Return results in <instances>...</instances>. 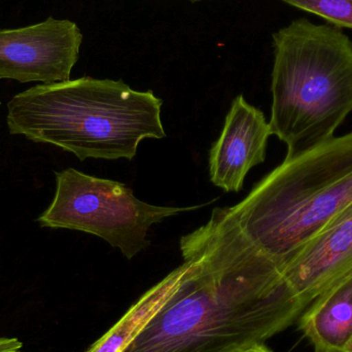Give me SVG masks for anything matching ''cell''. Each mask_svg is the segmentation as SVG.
Returning a JSON list of instances; mask_svg holds the SVG:
<instances>
[{
  "instance_id": "obj_15",
  "label": "cell",
  "mask_w": 352,
  "mask_h": 352,
  "mask_svg": "<svg viewBox=\"0 0 352 352\" xmlns=\"http://www.w3.org/2000/svg\"><path fill=\"white\" fill-rule=\"evenodd\" d=\"M188 1H190V2H197V1H201V0H188Z\"/></svg>"
},
{
  "instance_id": "obj_10",
  "label": "cell",
  "mask_w": 352,
  "mask_h": 352,
  "mask_svg": "<svg viewBox=\"0 0 352 352\" xmlns=\"http://www.w3.org/2000/svg\"><path fill=\"white\" fill-rule=\"evenodd\" d=\"M177 268L148 289L125 316L86 352H123L164 305L175 289Z\"/></svg>"
},
{
  "instance_id": "obj_13",
  "label": "cell",
  "mask_w": 352,
  "mask_h": 352,
  "mask_svg": "<svg viewBox=\"0 0 352 352\" xmlns=\"http://www.w3.org/2000/svg\"><path fill=\"white\" fill-rule=\"evenodd\" d=\"M238 352H273L271 349L265 344H254L252 346L246 347V349H242V351Z\"/></svg>"
},
{
  "instance_id": "obj_16",
  "label": "cell",
  "mask_w": 352,
  "mask_h": 352,
  "mask_svg": "<svg viewBox=\"0 0 352 352\" xmlns=\"http://www.w3.org/2000/svg\"><path fill=\"white\" fill-rule=\"evenodd\" d=\"M324 352H349V351H324Z\"/></svg>"
},
{
  "instance_id": "obj_14",
  "label": "cell",
  "mask_w": 352,
  "mask_h": 352,
  "mask_svg": "<svg viewBox=\"0 0 352 352\" xmlns=\"http://www.w3.org/2000/svg\"><path fill=\"white\" fill-rule=\"evenodd\" d=\"M346 351L352 352V343H351V346H349V349H347V351Z\"/></svg>"
},
{
  "instance_id": "obj_7",
  "label": "cell",
  "mask_w": 352,
  "mask_h": 352,
  "mask_svg": "<svg viewBox=\"0 0 352 352\" xmlns=\"http://www.w3.org/2000/svg\"><path fill=\"white\" fill-rule=\"evenodd\" d=\"M351 272L352 204L285 264L283 277L304 311Z\"/></svg>"
},
{
  "instance_id": "obj_8",
  "label": "cell",
  "mask_w": 352,
  "mask_h": 352,
  "mask_svg": "<svg viewBox=\"0 0 352 352\" xmlns=\"http://www.w3.org/2000/svg\"><path fill=\"white\" fill-rule=\"evenodd\" d=\"M270 123L264 113L239 95L232 102L219 140L209 155V176L226 192L243 188L248 171L266 159Z\"/></svg>"
},
{
  "instance_id": "obj_6",
  "label": "cell",
  "mask_w": 352,
  "mask_h": 352,
  "mask_svg": "<svg viewBox=\"0 0 352 352\" xmlns=\"http://www.w3.org/2000/svg\"><path fill=\"white\" fill-rule=\"evenodd\" d=\"M82 33L76 23L50 16L26 27L0 30V78L41 84L70 80Z\"/></svg>"
},
{
  "instance_id": "obj_11",
  "label": "cell",
  "mask_w": 352,
  "mask_h": 352,
  "mask_svg": "<svg viewBox=\"0 0 352 352\" xmlns=\"http://www.w3.org/2000/svg\"><path fill=\"white\" fill-rule=\"evenodd\" d=\"M294 8L311 12L335 26L352 29V0H281Z\"/></svg>"
},
{
  "instance_id": "obj_2",
  "label": "cell",
  "mask_w": 352,
  "mask_h": 352,
  "mask_svg": "<svg viewBox=\"0 0 352 352\" xmlns=\"http://www.w3.org/2000/svg\"><path fill=\"white\" fill-rule=\"evenodd\" d=\"M163 101L123 80L85 78L41 84L8 103V131L86 159L132 160L146 138L166 136Z\"/></svg>"
},
{
  "instance_id": "obj_12",
  "label": "cell",
  "mask_w": 352,
  "mask_h": 352,
  "mask_svg": "<svg viewBox=\"0 0 352 352\" xmlns=\"http://www.w3.org/2000/svg\"><path fill=\"white\" fill-rule=\"evenodd\" d=\"M23 344L16 338L0 337V352H18L22 351Z\"/></svg>"
},
{
  "instance_id": "obj_9",
  "label": "cell",
  "mask_w": 352,
  "mask_h": 352,
  "mask_svg": "<svg viewBox=\"0 0 352 352\" xmlns=\"http://www.w3.org/2000/svg\"><path fill=\"white\" fill-rule=\"evenodd\" d=\"M316 352L346 351L352 343V272L329 287L300 316Z\"/></svg>"
},
{
  "instance_id": "obj_3",
  "label": "cell",
  "mask_w": 352,
  "mask_h": 352,
  "mask_svg": "<svg viewBox=\"0 0 352 352\" xmlns=\"http://www.w3.org/2000/svg\"><path fill=\"white\" fill-rule=\"evenodd\" d=\"M352 204V131L285 160L235 206L242 233L281 268Z\"/></svg>"
},
{
  "instance_id": "obj_1",
  "label": "cell",
  "mask_w": 352,
  "mask_h": 352,
  "mask_svg": "<svg viewBox=\"0 0 352 352\" xmlns=\"http://www.w3.org/2000/svg\"><path fill=\"white\" fill-rule=\"evenodd\" d=\"M175 289L123 352H238L301 316L283 268L254 245L228 207L179 241Z\"/></svg>"
},
{
  "instance_id": "obj_4",
  "label": "cell",
  "mask_w": 352,
  "mask_h": 352,
  "mask_svg": "<svg viewBox=\"0 0 352 352\" xmlns=\"http://www.w3.org/2000/svg\"><path fill=\"white\" fill-rule=\"evenodd\" d=\"M273 47L271 131L292 158L334 138L352 113V41L302 18L273 33Z\"/></svg>"
},
{
  "instance_id": "obj_17",
  "label": "cell",
  "mask_w": 352,
  "mask_h": 352,
  "mask_svg": "<svg viewBox=\"0 0 352 352\" xmlns=\"http://www.w3.org/2000/svg\"><path fill=\"white\" fill-rule=\"evenodd\" d=\"M18 352H23L22 351H18Z\"/></svg>"
},
{
  "instance_id": "obj_5",
  "label": "cell",
  "mask_w": 352,
  "mask_h": 352,
  "mask_svg": "<svg viewBox=\"0 0 352 352\" xmlns=\"http://www.w3.org/2000/svg\"><path fill=\"white\" fill-rule=\"evenodd\" d=\"M55 175V196L37 219L41 227L98 236L129 260L150 246L148 233L153 225L209 204L156 206L136 198L122 182L85 175L74 168Z\"/></svg>"
}]
</instances>
